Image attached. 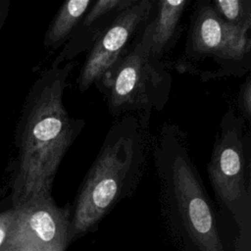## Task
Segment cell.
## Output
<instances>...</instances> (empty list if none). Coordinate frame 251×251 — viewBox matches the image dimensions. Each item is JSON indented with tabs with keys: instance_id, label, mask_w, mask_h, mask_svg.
<instances>
[{
	"instance_id": "cell-8",
	"label": "cell",
	"mask_w": 251,
	"mask_h": 251,
	"mask_svg": "<svg viewBox=\"0 0 251 251\" xmlns=\"http://www.w3.org/2000/svg\"><path fill=\"white\" fill-rule=\"evenodd\" d=\"M154 0H134L104 29L92 47L78 74L80 92L95 84L102 75L122 56L148 20Z\"/></svg>"
},
{
	"instance_id": "cell-4",
	"label": "cell",
	"mask_w": 251,
	"mask_h": 251,
	"mask_svg": "<svg viewBox=\"0 0 251 251\" xmlns=\"http://www.w3.org/2000/svg\"><path fill=\"white\" fill-rule=\"evenodd\" d=\"M172 83L163 60L145 50L136 34L95 86L104 95L114 118L137 115L149 119L152 112L162 111L166 106Z\"/></svg>"
},
{
	"instance_id": "cell-13",
	"label": "cell",
	"mask_w": 251,
	"mask_h": 251,
	"mask_svg": "<svg viewBox=\"0 0 251 251\" xmlns=\"http://www.w3.org/2000/svg\"><path fill=\"white\" fill-rule=\"evenodd\" d=\"M15 217V204L9 195L0 201V251L4 246Z\"/></svg>"
},
{
	"instance_id": "cell-15",
	"label": "cell",
	"mask_w": 251,
	"mask_h": 251,
	"mask_svg": "<svg viewBox=\"0 0 251 251\" xmlns=\"http://www.w3.org/2000/svg\"><path fill=\"white\" fill-rule=\"evenodd\" d=\"M10 0H0V29L4 25V22L7 18L9 9H10Z\"/></svg>"
},
{
	"instance_id": "cell-6",
	"label": "cell",
	"mask_w": 251,
	"mask_h": 251,
	"mask_svg": "<svg viewBox=\"0 0 251 251\" xmlns=\"http://www.w3.org/2000/svg\"><path fill=\"white\" fill-rule=\"evenodd\" d=\"M250 30L226 24L210 0L195 3L185 44V64L211 58L219 69L208 78L236 75L250 71Z\"/></svg>"
},
{
	"instance_id": "cell-2",
	"label": "cell",
	"mask_w": 251,
	"mask_h": 251,
	"mask_svg": "<svg viewBox=\"0 0 251 251\" xmlns=\"http://www.w3.org/2000/svg\"><path fill=\"white\" fill-rule=\"evenodd\" d=\"M148 120L126 115L108 130L71 208L70 243L95 228L121 200L134 192L145 166Z\"/></svg>"
},
{
	"instance_id": "cell-1",
	"label": "cell",
	"mask_w": 251,
	"mask_h": 251,
	"mask_svg": "<svg viewBox=\"0 0 251 251\" xmlns=\"http://www.w3.org/2000/svg\"><path fill=\"white\" fill-rule=\"evenodd\" d=\"M75 63L66 62L44 71L27 92L15 132L18 150L12 178L15 204L51 195L58 168L85 126L71 117L64 92Z\"/></svg>"
},
{
	"instance_id": "cell-10",
	"label": "cell",
	"mask_w": 251,
	"mask_h": 251,
	"mask_svg": "<svg viewBox=\"0 0 251 251\" xmlns=\"http://www.w3.org/2000/svg\"><path fill=\"white\" fill-rule=\"evenodd\" d=\"M188 5L187 0H154L149 18L137 33L141 46L162 60L177 39L180 21Z\"/></svg>"
},
{
	"instance_id": "cell-5",
	"label": "cell",
	"mask_w": 251,
	"mask_h": 251,
	"mask_svg": "<svg viewBox=\"0 0 251 251\" xmlns=\"http://www.w3.org/2000/svg\"><path fill=\"white\" fill-rule=\"evenodd\" d=\"M245 120L228 109L220 122L207 166L218 201L238 227L251 225V142Z\"/></svg>"
},
{
	"instance_id": "cell-14",
	"label": "cell",
	"mask_w": 251,
	"mask_h": 251,
	"mask_svg": "<svg viewBox=\"0 0 251 251\" xmlns=\"http://www.w3.org/2000/svg\"><path fill=\"white\" fill-rule=\"evenodd\" d=\"M238 108L241 117L250 122L251 119V77L248 75L239 87Z\"/></svg>"
},
{
	"instance_id": "cell-11",
	"label": "cell",
	"mask_w": 251,
	"mask_h": 251,
	"mask_svg": "<svg viewBox=\"0 0 251 251\" xmlns=\"http://www.w3.org/2000/svg\"><path fill=\"white\" fill-rule=\"evenodd\" d=\"M92 3L93 0H68L64 2L45 32L44 46L58 49L65 45Z\"/></svg>"
},
{
	"instance_id": "cell-9",
	"label": "cell",
	"mask_w": 251,
	"mask_h": 251,
	"mask_svg": "<svg viewBox=\"0 0 251 251\" xmlns=\"http://www.w3.org/2000/svg\"><path fill=\"white\" fill-rule=\"evenodd\" d=\"M133 2L134 0L93 1L51 66L74 61L77 55L88 51L115 18Z\"/></svg>"
},
{
	"instance_id": "cell-7",
	"label": "cell",
	"mask_w": 251,
	"mask_h": 251,
	"mask_svg": "<svg viewBox=\"0 0 251 251\" xmlns=\"http://www.w3.org/2000/svg\"><path fill=\"white\" fill-rule=\"evenodd\" d=\"M70 219L71 208L59 207L52 195L17 203L14 221L1 251H66L70 244Z\"/></svg>"
},
{
	"instance_id": "cell-3",
	"label": "cell",
	"mask_w": 251,
	"mask_h": 251,
	"mask_svg": "<svg viewBox=\"0 0 251 251\" xmlns=\"http://www.w3.org/2000/svg\"><path fill=\"white\" fill-rule=\"evenodd\" d=\"M165 208L173 226L196 251H225L215 209L183 132L166 124L153 149Z\"/></svg>"
},
{
	"instance_id": "cell-12",
	"label": "cell",
	"mask_w": 251,
	"mask_h": 251,
	"mask_svg": "<svg viewBox=\"0 0 251 251\" xmlns=\"http://www.w3.org/2000/svg\"><path fill=\"white\" fill-rule=\"evenodd\" d=\"M211 4L226 24L251 29V0H214Z\"/></svg>"
}]
</instances>
